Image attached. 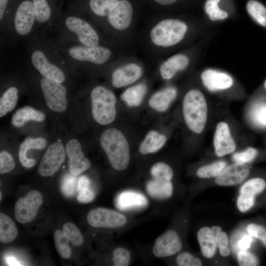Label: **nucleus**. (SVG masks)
Wrapping results in <instances>:
<instances>
[{
  "label": "nucleus",
  "instance_id": "f257e3e1",
  "mask_svg": "<svg viewBox=\"0 0 266 266\" xmlns=\"http://www.w3.org/2000/svg\"><path fill=\"white\" fill-rule=\"evenodd\" d=\"M28 48L29 60L43 77L60 83L66 80L63 67L68 66L56 43L34 36Z\"/></svg>",
  "mask_w": 266,
  "mask_h": 266
},
{
  "label": "nucleus",
  "instance_id": "f03ea898",
  "mask_svg": "<svg viewBox=\"0 0 266 266\" xmlns=\"http://www.w3.org/2000/svg\"><path fill=\"white\" fill-rule=\"evenodd\" d=\"M55 25L59 32L58 42L91 47L99 46L100 38L96 31L76 13L70 11L61 13Z\"/></svg>",
  "mask_w": 266,
  "mask_h": 266
},
{
  "label": "nucleus",
  "instance_id": "7ed1b4c3",
  "mask_svg": "<svg viewBox=\"0 0 266 266\" xmlns=\"http://www.w3.org/2000/svg\"><path fill=\"white\" fill-rule=\"evenodd\" d=\"M37 28L32 0H13L9 10L5 30L13 38L33 37Z\"/></svg>",
  "mask_w": 266,
  "mask_h": 266
},
{
  "label": "nucleus",
  "instance_id": "20e7f679",
  "mask_svg": "<svg viewBox=\"0 0 266 266\" xmlns=\"http://www.w3.org/2000/svg\"><path fill=\"white\" fill-rule=\"evenodd\" d=\"M68 66H77L83 63L102 65L111 55L110 49L106 47L98 46L87 47L69 43H56Z\"/></svg>",
  "mask_w": 266,
  "mask_h": 266
},
{
  "label": "nucleus",
  "instance_id": "39448f33",
  "mask_svg": "<svg viewBox=\"0 0 266 266\" xmlns=\"http://www.w3.org/2000/svg\"><path fill=\"white\" fill-rule=\"evenodd\" d=\"M100 142L112 167L123 170L130 162V148L122 132L114 128L105 130L101 134Z\"/></svg>",
  "mask_w": 266,
  "mask_h": 266
},
{
  "label": "nucleus",
  "instance_id": "423d86ee",
  "mask_svg": "<svg viewBox=\"0 0 266 266\" xmlns=\"http://www.w3.org/2000/svg\"><path fill=\"white\" fill-rule=\"evenodd\" d=\"M183 113L185 123L193 132L201 133L207 117V105L203 94L196 89L189 91L183 101Z\"/></svg>",
  "mask_w": 266,
  "mask_h": 266
},
{
  "label": "nucleus",
  "instance_id": "0eeeda50",
  "mask_svg": "<svg viewBox=\"0 0 266 266\" xmlns=\"http://www.w3.org/2000/svg\"><path fill=\"white\" fill-rule=\"evenodd\" d=\"M91 99L94 120L102 125L112 123L116 115V99L113 92L104 86H97L92 89Z\"/></svg>",
  "mask_w": 266,
  "mask_h": 266
},
{
  "label": "nucleus",
  "instance_id": "6e6552de",
  "mask_svg": "<svg viewBox=\"0 0 266 266\" xmlns=\"http://www.w3.org/2000/svg\"><path fill=\"white\" fill-rule=\"evenodd\" d=\"M187 30L185 23L177 19H167L159 22L151 30L150 37L156 45L169 47L184 38Z\"/></svg>",
  "mask_w": 266,
  "mask_h": 266
},
{
  "label": "nucleus",
  "instance_id": "1a4fd4ad",
  "mask_svg": "<svg viewBox=\"0 0 266 266\" xmlns=\"http://www.w3.org/2000/svg\"><path fill=\"white\" fill-rule=\"evenodd\" d=\"M40 87L47 106L57 112L64 111L67 106V89L62 83L42 77Z\"/></svg>",
  "mask_w": 266,
  "mask_h": 266
},
{
  "label": "nucleus",
  "instance_id": "9d476101",
  "mask_svg": "<svg viewBox=\"0 0 266 266\" xmlns=\"http://www.w3.org/2000/svg\"><path fill=\"white\" fill-rule=\"evenodd\" d=\"M42 203L41 194L33 190L24 198H19L14 206V216L19 223L24 224L33 221Z\"/></svg>",
  "mask_w": 266,
  "mask_h": 266
},
{
  "label": "nucleus",
  "instance_id": "9b49d317",
  "mask_svg": "<svg viewBox=\"0 0 266 266\" xmlns=\"http://www.w3.org/2000/svg\"><path fill=\"white\" fill-rule=\"evenodd\" d=\"M66 157L64 145L60 142L50 145L43 156L38 167L39 174L44 177L57 172L64 163Z\"/></svg>",
  "mask_w": 266,
  "mask_h": 266
},
{
  "label": "nucleus",
  "instance_id": "f8f14e48",
  "mask_svg": "<svg viewBox=\"0 0 266 266\" xmlns=\"http://www.w3.org/2000/svg\"><path fill=\"white\" fill-rule=\"evenodd\" d=\"M87 221L90 225L95 228H112L121 227L126 223V218L122 214L114 210L97 208L88 214Z\"/></svg>",
  "mask_w": 266,
  "mask_h": 266
},
{
  "label": "nucleus",
  "instance_id": "ddd939ff",
  "mask_svg": "<svg viewBox=\"0 0 266 266\" xmlns=\"http://www.w3.org/2000/svg\"><path fill=\"white\" fill-rule=\"evenodd\" d=\"M37 27L54 26L61 15L56 0H32Z\"/></svg>",
  "mask_w": 266,
  "mask_h": 266
},
{
  "label": "nucleus",
  "instance_id": "4468645a",
  "mask_svg": "<svg viewBox=\"0 0 266 266\" xmlns=\"http://www.w3.org/2000/svg\"><path fill=\"white\" fill-rule=\"evenodd\" d=\"M66 151L68 157V170L71 174L78 175L91 166V162L85 157L77 140H69L66 146Z\"/></svg>",
  "mask_w": 266,
  "mask_h": 266
},
{
  "label": "nucleus",
  "instance_id": "2eb2a0df",
  "mask_svg": "<svg viewBox=\"0 0 266 266\" xmlns=\"http://www.w3.org/2000/svg\"><path fill=\"white\" fill-rule=\"evenodd\" d=\"M181 248L182 243L177 233L169 230L156 239L152 252L156 257L162 258L173 255Z\"/></svg>",
  "mask_w": 266,
  "mask_h": 266
},
{
  "label": "nucleus",
  "instance_id": "dca6fc26",
  "mask_svg": "<svg viewBox=\"0 0 266 266\" xmlns=\"http://www.w3.org/2000/svg\"><path fill=\"white\" fill-rule=\"evenodd\" d=\"M133 16V8L127 0H119L110 11L107 17L109 24L114 29L123 30L130 25Z\"/></svg>",
  "mask_w": 266,
  "mask_h": 266
},
{
  "label": "nucleus",
  "instance_id": "f3484780",
  "mask_svg": "<svg viewBox=\"0 0 266 266\" xmlns=\"http://www.w3.org/2000/svg\"><path fill=\"white\" fill-rule=\"evenodd\" d=\"M249 173V168L244 163H235L226 166L215 179L220 186H233L241 183Z\"/></svg>",
  "mask_w": 266,
  "mask_h": 266
},
{
  "label": "nucleus",
  "instance_id": "a211bd4d",
  "mask_svg": "<svg viewBox=\"0 0 266 266\" xmlns=\"http://www.w3.org/2000/svg\"><path fill=\"white\" fill-rule=\"evenodd\" d=\"M213 144L216 155L222 157L230 154L235 149V143L232 137L228 124L219 123L216 128Z\"/></svg>",
  "mask_w": 266,
  "mask_h": 266
},
{
  "label": "nucleus",
  "instance_id": "6ab92c4d",
  "mask_svg": "<svg viewBox=\"0 0 266 266\" xmlns=\"http://www.w3.org/2000/svg\"><path fill=\"white\" fill-rule=\"evenodd\" d=\"M142 73L141 67L134 63L129 64L115 69L112 74V84L115 88H121L132 84Z\"/></svg>",
  "mask_w": 266,
  "mask_h": 266
},
{
  "label": "nucleus",
  "instance_id": "aec40b11",
  "mask_svg": "<svg viewBox=\"0 0 266 266\" xmlns=\"http://www.w3.org/2000/svg\"><path fill=\"white\" fill-rule=\"evenodd\" d=\"M201 78L205 87L211 91L227 89L233 84L229 75L214 69L205 70L201 74Z\"/></svg>",
  "mask_w": 266,
  "mask_h": 266
},
{
  "label": "nucleus",
  "instance_id": "412c9836",
  "mask_svg": "<svg viewBox=\"0 0 266 266\" xmlns=\"http://www.w3.org/2000/svg\"><path fill=\"white\" fill-rule=\"evenodd\" d=\"M148 204L146 198L142 194L132 191H126L119 194L116 200L118 208L126 210L143 207Z\"/></svg>",
  "mask_w": 266,
  "mask_h": 266
},
{
  "label": "nucleus",
  "instance_id": "4be33fe9",
  "mask_svg": "<svg viewBox=\"0 0 266 266\" xmlns=\"http://www.w3.org/2000/svg\"><path fill=\"white\" fill-rule=\"evenodd\" d=\"M189 62L188 57L182 54L175 55L164 62L160 66L162 77L165 79L171 78L177 72L184 70Z\"/></svg>",
  "mask_w": 266,
  "mask_h": 266
},
{
  "label": "nucleus",
  "instance_id": "5701e85b",
  "mask_svg": "<svg viewBox=\"0 0 266 266\" xmlns=\"http://www.w3.org/2000/svg\"><path fill=\"white\" fill-rule=\"evenodd\" d=\"M177 95L176 89L168 87L154 94L149 100L151 108L159 112L166 111Z\"/></svg>",
  "mask_w": 266,
  "mask_h": 266
},
{
  "label": "nucleus",
  "instance_id": "b1692460",
  "mask_svg": "<svg viewBox=\"0 0 266 266\" xmlns=\"http://www.w3.org/2000/svg\"><path fill=\"white\" fill-rule=\"evenodd\" d=\"M47 145L46 140L42 137L35 138L27 137L20 145L19 158L21 164L27 167H31L35 164V161L28 158L26 154L30 149H44Z\"/></svg>",
  "mask_w": 266,
  "mask_h": 266
},
{
  "label": "nucleus",
  "instance_id": "393cba45",
  "mask_svg": "<svg viewBox=\"0 0 266 266\" xmlns=\"http://www.w3.org/2000/svg\"><path fill=\"white\" fill-rule=\"evenodd\" d=\"M45 115L41 111L26 106L18 109L13 115L11 123L14 127L20 128L29 121L42 122Z\"/></svg>",
  "mask_w": 266,
  "mask_h": 266
},
{
  "label": "nucleus",
  "instance_id": "a878e982",
  "mask_svg": "<svg viewBox=\"0 0 266 266\" xmlns=\"http://www.w3.org/2000/svg\"><path fill=\"white\" fill-rule=\"evenodd\" d=\"M166 140L165 135L154 131H150L141 143L139 152L143 155L155 153L163 146Z\"/></svg>",
  "mask_w": 266,
  "mask_h": 266
},
{
  "label": "nucleus",
  "instance_id": "bb28decb",
  "mask_svg": "<svg viewBox=\"0 0 266 266\" xmlns=\"http://www.w3.org/2000/svg\"><path fill=\"white\" fill-rule=\"evenodd\" d=\"M146 189L152 197L158 199H166L172 195V185L170 181L154 179L147 183Z\"/></svg>",
  "mask_w": 266,
  "mask_h": 266
},
{
  "label": "nucleus",
  "instance_id": "cd10ccee",
  "mask_svg": "<svg viewBox=\"0 0 266 266\" xmlns=\"http://www.w3.org/2000/svg\"><path fill=\"white\" fill-rule=\"evenodd\" d=\"M197 238L202 255L208 258L213 257L217 246L211 229L206 227L201 228Z\"/></svg>",
  "mask_w": 266,
  "mask_h": 266
},
{
  "label": "nucleus",
  "instance_id": "c85d7f7f",
  "mask_svg": "<svg viewBox=\"0 0 266 266\" xmlns=\"http://www.w3.org/2000/svg\"><path fill=\"white\" fill-rule=\"evenodd\" d=\"M147 91L144 84H138L127 89L121 96V99L129 106H138L142 102Z\"/></svg>",
  "mask_w": 266,
  "mask_h": 266
},
{
  "label": "nucleus",
  "instance_id": "c756f323",
  "mask_svg": "<svg viewBox=\"0 0 266 266\" xmlns=\"http://www.w3.org/2000/svg\"><path fill=\"white\" fill-rule=\"evenodd\" d=\"M18 235L17 227L13 221L6 215L0 214V241L3 243L14 240Z\"/></svg>",
  "mask_w": 266,
  "mask_h": 266
},
{
  "label": "nucleus",
  "instance_id": "7c9ffc66",
  "mask_svg": "<svg viewBox=\"0 0 266 266\" xmlns=\"http://www.w3.org/2000/svg\"><path fill=\"white\" fill-rule=\"evenodd\" d=\"M18 90L11 86L2 94L0 99V117H2L12 111L16 106L18 100Z\"/></svg>",
  "mask_w": 266,
  "mask_h": 266
},
{
  "label": "nucleus",
  "instance_id": "2f4dec72",
  "mask_svg": "<svg viewBox=\"0 0 266 266\" xmlns=\"http://www.w3.org/2000/svg\"><path fill=\"white\" fill-rule=\"evenodd\" d=\"M246 9L257 23L266 27V7L263 3L257 0H250L246 4Z\"/></svg>",
  "mask_w": 266,
  "mask_h": 266
},
{
  "label": "nucleus",
  "instance_id": "473e14b6",
  "mask_svg": "<svg viewBox=\"0 0 266 266\" xmlns=\"http://www.w3.org/2000/svg\"><path fill=\"white\" fill-rule=\"evenodd\" d=\"M119 0H89L88 5L93 14L99 17L107 16Z\"/></svg>",
  "mask_w": 266,
  "mask_h": 266
},
{
  "label": "nucleus",
  "instance_id": "72a5a7b5",
  "mask_svg": "<svg viewBox=\"0 0 266 266\" xmlns=\"http://www.w3.org/2000/svg\"><path fill=\"white\" fill-rule=\"evenodd\" d=\"M54 239L57 251L59 255L64 259L70 257L71 254L68 242L69 240L63 231L57 230L54 233Z\"/></svg>",
  "mask_w": 266,
  "mask_h": 266
},
{
  "label": "nucleus",
  "instance_id": "f704fd0d",
  "mask_svg": "<svg viewBox=\"0 0 266 266\" xmlns=\"http://www.w3.org/2000/svg\"><path fill=\"white\" fill-rule=\"evenodd\" d=\"M224 161H218L211 164L203 166L197 170L198 176L201 178H210L217 177L226 166Z\"/></svg>",
  "mask_w": 266,
  "mask_h": 266
},
{
  "label": "nucleus",
  "instance_id": "c9c22d12",
  "mask_svg": "<svg viewBox=\"0 0 266 266\" xmlns=\"http://www.w3.org/2000/svg\"><path fill=\"white\" fill-rule=\"evenodd\" d=\"M220 0H207L204 4V11L212 21L224 20L227 18L228 13L219 8Z\"/></svg>",
  "mask_w": 266,
  "mask_h": 266
},
{
  "label": "nucleus",
  "instance_id": "e433bc0d",
  "mask_svg": "<svg viewBox=\"0 0 266 266\" xmlns=\"http://www.w3.org/2000/svg\"><path fill=\"white\" fill-rule=\"evenodd\" d=\"M151 173L154 179L170 181L173 177L172 168L166 164L158 162L153 166Z\"/></svg>",
  "mask_w": 266,
  "mask_h": 266
},
{
  "label": "nucleus",
  "instance_id": "4c0bfd02",
  "mask_svg": "<svg viewBox=\"0 0 266 266\" xmlns=\"http://www.w3.org/2000/svg\"><path fill=\"white\" fill-rule=\"evenodd\" d=\"M266 186L265 181L261 178L251 179L241 187L240 193H246L253 196L262 192Z\"/></svg>",
  "mask_w": 266,
  "mask_h": 266
},
{
  "label": "nucleus",
  "instance_id": "58836bf2",
  "mask_svg": "<svg viewBox=\"0 0 266 266\" xmlns=\"http://www.w3.org/2000/svg\"><path fill=\"white\" fill-rule=\"evenodd\" d=\"M63 232L69 241L75 246H80L83 242V238L79 230L72 223L67 222L63 226Z\"/></svg>",
  "mask_w": 266,
  "mask_h": 266
},
{
  "label": "nucleus",
  "instance_id": "ea45409f",
  "mask_svg": "<svg viewBox=\"0 0 266 266\" xmlns=\"http://www.w3.org/2000/svg\"><path fill=\"white\" fill-rule=\"evenodd\" d=\"M77 176L70 173L66 174L63 178L61 190L65 196L71 197L77 191L78 184Z\"/></svg>",
  "mask_w": 266,
  "mask_h": 266
},
{
  "label": "nucleus",
  "instance_id": "a19ab883",
  "mask_svg": "<svg viewBox=\"0 0 266 266\" xmlns=\"http://www.w3.org/2000/svg\"><path fill=\"white\" fill-rule=\"evenodd\" d=\"M131 260V254L126 249L119 247L115 249L113 252L114 266H128Z\"/></svg>",
  "mask_w": 266,
  "mask_h": 266
},
{
  "label": "nucleus",
  "instance_id": "79ce46f5",
  "mask_svg": "<svg viewBox=\"0 0 266 266\" xmlns=\"http://www.w3.org/2000/svg\"><path fill=\"white\" fill-rule=\"evenodd\" d=\"M176 262L177 265L179 266H202L200 259L188 252H182L179 254L176 258Z\"/></svg>",
  "mask_w": 266,
  "mask_h": 266
},
{
  "label": "nucleus",
  "instance_id": "37998d69",
  "mask_svg": "<svg viewBox=\"0 0 266 266\" xmlns=\"http://www.w3.org/2000/svg\"><path fill=\"white\" fill-rule=\"evenodd\" d=\"M15 167L14 161L11 155L6 151L0 153V173H8Z\"/></svg>",
  "mask_w": 266,
  "mask_h": 266
},
{
  "label": "nucleus",
  "instance_id": "c03bdc74",
  "mask_svg": "<svg viewBox=\"0 0 266 266\" xmlns=\"http://www.w3.org/2000/svg\"><path fill=\"white\" fill-rule=\"evenodd\" d=\"M257 154L256 149L249 147L243 151L234 154L233 159L235 163L245 164L252 161L256 157Z\"/></svg>",
  "mask_w": 266,
  "mask_h": 266
},
{
  "label": "nucleus",
  "instance_id": "a18cd8bd",
  "mask_svg": "<svg viewBox=\"0 0 266 266\" xmlns=\"http://www.w3.org/2000/svg\"><path fill=\"white\" fill-rule=\"evenodd\" d=\"M252 119L258 125L266 126V104L256 105L251 113Z\"/></svg>",
  "mask_w": 266,
  "mask_h": 266
},
{
  "label": "nucleus",
  "instance_id": "49530a36",
  "mask_svg": "<svg viewBox=\"0 0 266 266\" xmlns=\"http://www.w3.org/2000/svg\"><path fill=\"white\" fill-rule=\"evenodd\" d=\"M237 260L240 266H255L258 264V261L255 255L245 250H241L237 254Z\"/></svg>",
  "mask_w": 266,
  "mask_h": 266
},
{
  "label": "nucleus",
  "instance_id": "de8ad7c7",
  "mask_svg": "<svg viewBox=\"0 0 266 266\" xmlns=\"http://www.w3.org/2000/svg\"><path fill=\"white\" fill-rule=\"evenodd\" d=\"M254 203V196L240 193L237 202V207L240 211L244 212L249 210Z\"/></svg>",
  "mask_w": 266,
  "mask_h": 266
},
{
  "label": "nucleus",
  "instance_id": "09e8293b",
  "mask_svg": "<svg viewBox=\"0 0 266 266\" xmlns=\"http://www.w3.org/2000/svg\"><path fill=\"white\" fill-rule=\"evenodd\" d=\"M248 233L252 236L259 239L266 247V229L255 224H250L247 227Z\"/></svg>",
  "mask_w": 266,
  "mask_h": 266
},
{
  "label": "nucleus",
  "instance_id": "8fccbe9b",
  "mask_svg": "<svg viewBox=\"0 0 266 266\" xmlns=\"http://www.w3.org/2000/svg\"><path fill=\"white\" fill-rule=\"evenodd\" d=\"M13 0H0V22L1 29H5L9 10Z\"/></svg>",
  "mask_w": 266,
  "mask_h": 266
},
{
  "label": "nucleus",
  "instance_id": "3c124183",
  "mask_svg": "<svg viewBox=\"0 0 266 266\" xmlns=\"http://www.w3.org/2000/svg\"><path fill=\"white\" fill-rule=\"evenodd\" d=\"M94 197V192L89 188L78 193L77 199L81 203H89L93 200Z\"/></svg>",
  "mask_w": 266,
  "mask_h": 266
},
{
  "label": "nucleus",
  "instance_id": "603ef678",
  "mask_svg": "<svg viewBox=\"0 0 266 266\" xmlns=\"http://www.w3.org/2000/svg\"><path fill=\"white\" fill-rule=\"evenodd\" d=\"M217 247L220 246H227L228 245V238L225 232H221L215 236H213Z\"/></svg>",
  "mask_w": 266,
  "mask_h": 266
},
{
  "label": "nucleus",
  "instance_id": "864d4df0",
  "mask_svg": "<svg viewBox=\"0 0 266 266\" xmlns=\"http://www.w3.org/2000/svg\"><path fill=\"white\" fill-rule=\"evenodd\" d=\"M90 181L86 176L83 175L80 177L78 180L77 193H79L89 188Z\"/></svg>",
  "mask_w": 266,
  "mask_h": 266
},
{
  "label": "nucleus",
  "instance_id": "5fc2aeb1",
  "mask_svg": "<svg viewBox=\"0 0 266 266\" xmlns=\"http://www.w3.org/2000/svg\"><path fill=\"white\" fill-rule=\"evenodd\" d=\"M252 241L251 235H244L239 241L238 246L242 250H246L249 248Z\"/></svg>",
  "mask_w": 266,
  "mask_h": 266
},
{
  "label": "nucleus",
  "instance_id": "6e6d98bb",
  "mask_svg": "<svg viewBox=\"0 0 266 266\" xmlns=\"http://www.w3.org/2000/svg\"><path fill=\"white\" fill-rule=\"evenodd\" d=\"M6 262L9 266H21L19 262L12 256H7L5 258Z\"/></svg>",
  "mask_w": 266,
  "mask_h": 266
},
{
  "label": "nucleus",
  "instance_id": "4d7b16f0",
  "mask_svg": "<svg viewBox=\"0 0 266 266\" xmlns=\"http://www.w3.org/2000/svg\"><path fill=\"white\" fill-rule=\"evenodd\" d=\"M218 248L221 256L226 257L230 254V250L227 246H220Z\"/></svg>",
  "mask_w": 266,
  "mask_h": 266
},
{
  "label": "nucleus",
  "instance_id": "13d9d810",
  "mask_svg": "<svg viewBox=\"0 0 266 266\" xmlns=\"http://www.w3.org/2000/svg\"><path fill=\"white\" fill-rule=\"evenodd\" d=\"M155 1L163 5H169L171 4L177 0H154Z\"/></svg>",
  "mask_w": 266,
  "mask_h": 266
},
{
  "label": "nucleus",
  "instance_id": "bf43d9fd",
  "mask_svg": "<svg viewBox=\"0 0 266 266\" xmlns=\"http://www.w3.org/2000/svg\"><path fill=\"white\" fill-rule=\"evenodd\" d=\"M1 192H0V200H1V198H2V195H1Z\"/></svg>",
  "mask_w": 266,
  "mask_h": 266
},
{
  "label": "nucleus",
  "instance_id": "052dcab7",
  "mask_svg": "<svg viewBox=\"0 0 266 266\" xmlns=\"http://www.w3.org/2000/svg\"><path fill=\"white\" fill-rule=\"evenodd\" d=\"M265 88H266V81L265 82Z\"/></svg>",
  "mask_w": 266,
  "mask_h": 266
}]
</instances>
